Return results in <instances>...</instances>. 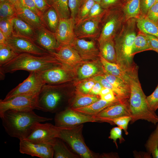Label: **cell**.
Instances as JSON below:
<instances>
[{
	"mask_svg": "<svg viewBox=\"0 0 158 158\" xmlns=\"http://www.w3.org/2000/svg\"><path fill=\"white\" fill-rule=\"evenodd\" d=\"M138 29L136 18L130 19L125 22L114 38L116 64L129 75L138 71L132 54Z\"/></svg>",
	"mask_w": 158,
	"mask_h": 158,
	"instance_id": "1",
	"label": "cell"
},
{
	"mask_svg": "<svg viewBox=\"0 0 158 158\" xmlns=\"http://www.w3.org/2000/svg\"><path fill=\"white\" fill-rule=\"evenodd\" d=\"M0 117L7 133L11 137L18 138L20 140L27 138L36 123L52 119L39 116L33 110H8Z\"/></svg>",
	"mask_w": 158,
	"mask_h": 158,
	"instance_id": "2",
	"label": "cell"
},
{
	"mask_svg": "<svg viewBox=\"0 0 158 158\" xmlns=\"http://www.w3.org/2000/svg\"><path fill=\"white\" fill-rule=\"evenodd\" d=\"M62 64L51 53L41 56L25 53L19 54L12 61L0 67V79H4L6 73H13L18 70L40 73Z\"/></svg>",
	"mask_w": 158,
	"mask_h": 158,
	"instance_id": "3",
	"label": "cell"
},
{
	"mask_svg": "<svg viewBox=\"0 0 158 158\" xmlns=\"http://www.w3.org/2000/svg\"><path fill=\"white\" fill-rule=\"evenodd\" d=\"M130 75V93L128 104L132 116L130 123L141 119L156 125L158 122V116L148 105L146 97L138 79V72Z\"/></svg>",
	"mask_w": 158,
	"mask_h": 158,
	"instance_id": "4",
	"label": "cell"
},
{
	"mask_svg": "<svg viewBox=\"0 0 158 158\" xmlns=\"http://www.w3.org/2000/svg\"><path fill=\"white\" fill-rule=\"evenodd\" d=\"M66 84L49 85L45 84L38 95L37 109L44 112L56 113L62 111L67 99Z\"/></svg>",
	"mask_w": 158,
	"mask_h": 158,
	"instance_id": "5",
	"label": "cell"
},
{
	"mask_svg": "<svg viewBox=\"0 0 158 158\" xmlns=\"http://www.w3.org/2000/svg\"><path fill=\"white\" fill-rule=\"evenodd\" d=\"M83 124L67 128H62L58 138L67 143L83 158H99V155L91 151L85 143L82 135Z\"/></svg>",
	"mask_w": 158,
	"mask_h": 158,
	"instance_id": "6",
	"label": "cell"
},
{
	"mask_svg": "<svg viewBox=\"0 0 158 158\" xmlns=\"http://www.w3.org/2000/svg\"><path fill=\"white\" fill-rule=\"evenodd\" d=\"M121 5L106 10L101 22L100 34L97 39L98 43L108 39L114 38L126 21Z\"/></svg>",
	"mask_w": 158,
	"mask_h": 158,
	"instance_id": "7",
	"label": "cell"
},
{
	"mask_svg": "<svg viewBox=\"0 0 158 158\" xmlns=\"http://www.w3.org/2000/svg\"><path fill=\"white\" fill-rule=\"evenodd\" d=\"M45 84L40 73L30 72L28 77L9 91L3 100H7L18 95H38Z\"/></svg>",
	"mask_w": 158,
	"mask_h": 158,
	"instance_id": "8",
	"label": "cell"
},
{
	"mask_svg": "<svg viewBox=\"0 0 158 158\" xmlns=\"http://www.w3.org/2000/svg\"><path fill=\"white\" fill-rule=\"evenodd\" d=\"M62 128L49 123H37L25 139L34 143L52 145Z\"/></svg>",
	"mask_w": 158,
	"mask_h": 158,
	"instance_id": "9",
	"label": "cell"
},
{
	"mask_svg": "<svg viewBox=\"0 0 158 158\" xmlns=\"http://www.w3.org/2000/svg\"><path fill=\"white\" fill-rule=\"evenodd\" d=\"M55 125L61 128L75 126L88 122H98L92 116L87 115L67 108L56 113Z\"/></svg>",
	"mask_w": 158,
	"mask_h": 158,
	"instance_id": "10",
	"label": "cell"
},
{
	"mask_svg": "<svg viewBox=\"0 0 158 158\" xmlns=\"http://www.w3.org/2000/svg\"><path fill=\"white\" fill-rule=\"evenodd\" d=\"M38 95H20L9 100H0V116L6 111H29L37 109Z\"/></svg>",
	"mask_w": 158,
	"mask_h": 158,
	"instance_id": "11",
	"label": "cell"
},
{
	"mask_svg": "<svg viewBox=\"0 0 158 158\" xmlns=\"http://www.w3.org/2000/svg\"><path fill=\"white\" fill-rule=\"evenodd\" d=\"M6 44L19 54L25 53L41 56L51 54L31 40L13 35L6 38Z\"/></svg>",
	"mask_w": 158,
	"mask_h": 158,
	"instance_id": "12",
	"label": "cell"
},
{
	"mask_svg": "<svg viewBox=\"0 0 158 158\" xmlns=\"http://www.w3.org/2000/svg\"><path fill=\"white\" fill-rule=\"evenodd\" d=\"M104 15L83 20L75 24L74 30L76 38L97 40L100 34L101 22Z\"/></svg>",
	"mask_w": 158,
	"mask_h": 158,
	"instance_id": "13",
	"label": "cell"
},
{
	"mask_svg": "<svg viewBox=\"0 0 158 158\" xmlns=\"http://www.w3.org/2000/svg\"><path fill=\"white\" fill-rule=\"evenodd\" d=\"M19 151L23 154L40 158H52L54 156L52 145L34 143L25 139L20 140Z\"/></svg>",
	"mask_w": 158,
	"mask_h": 158,
	"instance_id": "14",
	"label": "cell"
},
{
	"mask_svg": "<svg viewBox=\"0 0 158 158\" xmlns=\"http://www.w3.org/2000/svg\"><path fill=\"white\" fill-rule=\"evenodd\" d=\"M75 20L71 18L60 19L55 33L57 41L60 46L71 45L76 39L75 32Z\"/></svg>",
	"mask_w": 158,
	"mask_h": 158,
	"instance_id": "15",
	"label": "cell"
},
{
	"mask_svg": "<svg viewBox=\"0 0 158 158\" xmlns=\"http://www.w3.org/2000/svg\"><path fill=\"white\" fill-rule=\"evenodd\" d=\"M124 116H131L128 104L119 102L107 107L92 116L96 118L98 122L110 123L112 120Z\"/></svg>",
	"mask_w": 158,
	"mask_h": 158,
	"instance_id": "16",
	"label": "cell"
},
{
	"mask_svg": "<svg viewBox=\"0 0 158 158\" xmlns=\"http://www.w3.org/2000/svg\"><path fill=\"white\" fill-rule=\"evenodd\" d=\"M68 67L62 64L40 73L45 84L53 85L64 84L71 79Z\"/></svg>",
	"mask_w": 158,
	"mask_h": 158,
	"instance_id": "17",
	"label": "cell"
},
{
	"mask_svg": "<svg viewBox=\"0 0 158 158\" xmlns=\"http://www.w3.org/2000/svg\"><path fill=\"white\" fill-rule=\"evenodd\" d=\"M76 67L78 78L81 80L103 75L106 73L99 57L93 60L83 61Z\"/></svg>",
	"mask_w": 158,
	"mask_h": 158,
	"instance_id": "18",
	"label": "cell"
},
{
	"mask_svg": "<svg viewBox=\"0 0 158 158\" xmlns=\"http://www.w3.org/2000/svg\"><path fill=\"white\" fill-rule=\"evenodd\" d=\"M95 40L88 41L76 38L71 45L84 61L94 60L99 57L100 52Z\"/></svg>",
	"mask_w": 158,
	"mask_h": 158,
	"instance_id": "19",
	"label": "cell"
},
{
	"mask_svg": "<svg viewBox=\"0 0 158 158\" xmlns=\"http://www.w3.org/2000/svg\"><path fill=\"white\" fill-rule=\"evenodd\" d=\"M35 42L51 53L56 52L60 47L57 41L55 33L46 27L36 30Z\"/></svg>",
	"mask_w": 158,
	"mask_h": 158,
	"instance_id": "20",
	"label": "cell"
},
{
	"mask_svg": "<svg viewBox=\"0 0 158 158\" xmlns=\"http://www.w3.org/2000/svg\"><path fill=\"white\" fill-rule=\"evenodd\" d=\"M51 54L68 67H76L83 61L77 51L71 45L61 46L56 52Z\"/></svg>",
	"mask_w": 158,
	"mask_h": 158,
	"instance_id": "21",
	"label": "cell"
},
{
	"mask_svg": "<svg viewBox=\"0 0 158 158\" xmlns=\"http://www.w3.org/2000/svg\"><path fill=\"white\" fill-rule=\"evenodd\" d=\"M13 27L12 35L31 40L35 42L36 30L17 16L11 19Z\"/></svg>",
	"mask_w": 158,
	"mask_h": 158,
	"instance_id": "22",
	"label": "cell"
},
{
	"mask_svg": "<svg viewBox=\"0 0 158 158\" xmlns=\"http://www.w3.org/2000/svg\"><path fill=\"white\" fill-rule=\"evenodd\" d=\"M16 11L17 17L36 30L46 27L42 18L30 9L22 6Z\"/></svg>",
	"mask_w": 158,
	"mask_h": 158,
	"instance_id": "23",
	"label": "cell"
},
{
	"mask_svg": "<svg viewBox=\"0 0 158 158\" xmlns=\"http://www.w3.org/2000/svg\"><path fill=\"white\" fill-rule=\"evenodd\" d=\"M99 95L84 94L76 92L68 108L76 109L87 106L100 99Z\"/></svg>",
	"mask_w": 158,
	"mask_h": 158,
	"instance_id": "24",
	"label": "cell"
},
{
	"mask_svg": "<svg viewBox=\"0 0 158 158\" xmlns=\"http://www.w3.org/2000/svg\"><path fill=\"white\" fill-rule=\"evenodd\" d=\"M98 44L100 54L108 61L116 63L114 38L106 39Z\"/></svg>",
	"mask_w": 158,
	"mask_h": 158,
	"instance_id": "25",
	"label": "cell"
},
{
	"mask_svg": "<svg viewBox=\"0 0 158 158\" xmlns=\"http://www.w3.org/2000/svg\"><path fill=\"white\" fill-rule=\"evenodd\" d=\"M119 102H120L119 101L108 102L100 99L87 106L71 109L86 115L92 116L98 113L107 107Z\"/></svg>",
	"mask_w": 158,
	"mask_h": 158,
	"instance_id": "26",
	"label": "cell"
},
{
	"mask_svg": "<svg viewBox=\"0 0 158 158\" xmlns=\"http://www.w3.org/2000/svg\"><path fill=\"white\" fill-rule=\"evenodd\" d=\"M99 58L106 73L118 77L130 84V75L124 71L116 63L108 61L100 54Z\"/></svg>",
	"mask_w": 158,
	"mask_h": 158,
	"instance_id": "27",
	"label": "cell"
},
{
	"mask_svg": "<svg viewBox=\"0 0 158 158\" xmlns=\"http://www.w3.org/2000/svg\"><path fill=\"white\" fill-rule=\"evenodd\" d=\"M121 6L126 20L138 18L141 16L140 0H127Z\"/></svg>",
	"mask_w": 158,
	"mask_h": 158,
	"instance_id": "28",
	"label": "cell"
},
{
	"mask_svg": "<svg viewBox=\"0 0 158 158\" xmlns=\"http://www.w3.org/2000/svg\"><path fill=\"white\" fill-rule=\"evenodd\" d=\"M59 138L55 140L52 146L54 151L53 158H79V156L72 152Z\"/></svg>",
	"mask_w": 158,
	"mask_h": 158,
	"instance_id": "29",
	"label": "cell"
},
{
	"mask_svg": "<svg viewBox=\"0 0 158 158\" xmlns=\"http://www.w3.org/2000/svg\"><path fill=\"white\" fill-rule=\"evenodd\" d=\"M136 19V25L139 31L158 38V24L145 16H140Z\"/></svg>",
	"mask_w": 158,
	"mask_h": 158,
	"instance_id": "30",
	"label": "cell"
},
{
	"mask_svg": "<svg viewBox=\"0 0 158 158\" xmlns=\"http://www.w3.org/2000/svg\"><path fill=\"white\" fill-rule=\"evenodd\" d=\"M112 85L118 90L128 102L130 93V84L120 78L106 73L103 75Z\"/></svg>",
	"mask_w": 158,
	"mask_h": 158,
	"instance_id": "31",
	"label": "cell"
},
{
	"mask_svg": "<svg viewBox=\"0 0 158 158\" xmlns=\"http://www.w3.org/2000/svg\"><path fill=\"white\" fill-rule=\"evenodd\" d=\"M42 19L46 28L51 31L55 32L60 19L53 7L51 6L43 14Z\"/></svg>",
	"mask_w": 158,
	"mask_h": 158,
	"instance_id": "32",
	"label": "cell"
},
{
	"mask_svg": "<svg viewBox=\"0 0 158 158\" xmlns=\"http://www.w3.org/2000/svg\"><path fill=\"white\" fill-rule=\"evenodd\" d=\"M150 50L149 39L146 34L138 30L133 43L132 54L133 56L144 51Z\"/></svg>",
	"mask_w": 158,
	"mask_h": 158,
	"instance_id": "33",
	"label": "cell"
},
{
	"mask_svg": "<svg viewBox=\"0 0 158 158\" xmlns=\"http://www.w3.org/2000/svg\"><path fill=\"white\" fill-rule=\"evenodd\" d=\"M51 6L56 12L60 19L71 17L68 0H50Z\"/></svg>",
	"mask_w": 158,
	"mask_h": 158,
	"instance_id": "34",
	"label": "cell"
},
{
	"mask_svg": "<svg viewBox=\"0 0 158 158\" xmlns=\"http://www.w3.org/2000/svg\"><path fill=\"white\" fill-rule=\"evenodd\" d=\"M145 147L148 154L154 158H158V123L149 136Z\"/></svg>",
	"mask_w": 158,
	"mask_h": 158,
	"instance_id": "35",
	"label": "cell"
},
{
	"mask_svg": "<svg viewBox=\"0 0 158 158\" xmlns=\"http://www.w3.org/2000/svg\"><path fill=\"white\" fill-rule=\"evenodd\" d=\"M18 54L6 44H0V67L11 61Z\"/></svg>",
	"mask_w": 158,
	"mask_h": 158,
	"instance_id": "36",
	"label": "cell"
},
{
	"mask_svg": "<svg viewBox=\"0 0 158 158\" xmlns=\"http://www.w3.org/2000/svg\"><path fill=\"white\" fill-rule=\"evenodd\" d=\"M17 16L16 9L9 1L0 3V20L11 19Z\"/></svg>",
	"mask_w": 158,
	"mask_h": 158,
	"instance_id": "37",
	"label": "cell"
},
{
	"mask_svg": "<svg viewBox=\"0 0 158 158\" xmlns=\"http://www.w3.org/2000/svg\"><path fill=\"white\" fill-rule=\"evenodd\" d=\"M95 2L93 0H84L75 19V24L83 20L87 16Z\"/></svg>",
	"mask_w": 158,
	"mask_h": 158,
	"instance_id": "38",
	"label": "cell"
},
{
	"mask_svg": "<svg viewBox=\"0 0 158 158\" xmlns=\"http://www.w3.org/2000/svg\"><path fill=\"white\" fill-rule=\"evenodd\" d=\"M96 81L90 78L82 80L76 87V92L89 94Z\"/></svg>",
	"mask_w": 158,
	"mask_h": 158,
	"instance_id": "39",
	"label": "cell"
},
{
	"mask_svg": "<svg viewBox=\"0 0 158 158\" xmlns=\"http://www.w3.org/2000/svg\"><path fill=\"white\" fill-rule=\"evenodd\" d=\"M131 119V116H124L112 120L110 123L117 125L124 131L126 135H128V134L127 130L128 125Z\"/></svg>",
	"mask_w": 158,
	"mask_h": 158,
	"instance_id": "40",
	"label": "cell"
},
{
	"mask_svg": "<svg viewBox=\"0 0 158 158\" xmlns=\"http://www.w3.org/2000/svg\"><path fill=\"white\" fill-rule=\"evenodd\" d=\"M106 10L103 8L100 4L95 3L92 7L87 16L83 20L103 15L105 13Z\"/></svg>",
	"mask_w": 158,
	"mask_h": 158,
	"instance_id": "41",
	"label": "cell"
},
{
	"mask_svg": "<svg viewBox=\"0 0 158 158\" xmlns=\"http://www.w3.org/2000/svg\"><path fill=\"white\" fill-rule=\"evenodd\" d=\"M0 30L6 38L12 35L13 27L11 19L0 20Z\"/></svg>",
	"mask_w": 158,
	"mask_h": 158,
	"instance_id": "42",
	"label": "cell"
},
{
	"mask_svg": "<svg viewBox=\"0 0 158 158\" xmlns=\"http://www.w3.org/2000/svg\"><path fill=\"white\" fill-rule=\"evenodd\" d=\"M146 99L150 108L155 111L158 109V85L153 93L146 97Z\"/></svg>",
	"mask_w": 158,
	"mask_h": 158,
	"instance_id": "43",
	"label": "cell"
},
{
	"mask_svg": "<svg viewBox=\"0 0 158 158\" xmlns=\"http://www.w3.org/2000/svg\"><path fill=\"white\" fill-rule=\"evenodd\" d=\"M122 129L118 126L112 128L110 132V136L109 138L113 140L116 148H118V145L116 142L117 139L119 140L120 143H121L125 141L122 135Z\"/></svg>",
	"mask_w": 158,
	"mask_h": 158,
	"instance_id": "44",
	"label": "cell"
},
{
	"mask_svg": "<svg viewBox=\"0 0 158 158\" xmlns=\"http://www.w3.org/2000/svg\"><path fill=\"white\" fill-rule=\"evenodd\" d=\"M84 0H68L71 18L75 19L78 11Z\"/></svg>",
	"mask_w": 158,
	"mask_h": 158,
	"instance_id": "45",
	"label": "cell"
},
{
	"mask_svg": "<svg viewBox=\"0 0 158 158\" xmlns=\"http://www.w3.org/2000/svg\"><path fill=\"white\" fill-rule=\"evenodd\" d=\"M145 17L158 24V1H157L149 9Z\"/></svg>",
	"mask_w": 158,
	"mask_h": 158,
	"instance_id": "46",
	"label": "cell"
},
{
	"mask_svg": "<svg viewBox=\"0 0 158 158\" xmlns=\"http://www.w3.org/2000/svg\"><path fill=\"white\" fill-rule=\"evenodd\" d=\"M156 1L157 0H140V16H145L149 9Z\"/></svg>",
	"mask_w": 158,
	"mask_h": 158,
	"instance_id": "47",
	"label": "cell"
},
{
	"mask_svg": "<svg viewBox=\"0 0 158 158\" xmlns=\"http://www.w3.org/2000/svg\"><path fill=\"white\" fill-rule=\"evenodd\" d=\"M36 6L43 16L51 6L49 0H34Z\"/></svg>",
	"mask_w": 158,
	"mask_h": 158,
	"instance_id": "48",
	"label": "cell"
},
{
	"mask_svg": "<svg viewBox=\"0 0 158 158\" xmlns=\"http://www.w3.org/2000/svg\"><path fill=\"white\" fill-rule=\"evenodd\" d=\"M21 1L23 6L30 9L42 18V16L37 8L34 0H21Z\"/></svg>",
	"mask_w": 158,
	"mask_h": 158,
	"instance_id": "49",
	"label": "cell"
},
{
	"mask_svg": "<svg viewBox=\"0 0 158 158\" xmlns=\"http://www.w3.org/2000/svg\"><path fill=\"white\" fill-rule=\"evenodd\" d=\"M122 4V0H101L100 4L103 8L107 9Z\"/></svg>",
	"mask_w": 158,
	"mask_h": 158,
	"instance_id": "50",
	"label": "cell"
},
{
	"mask_svg": "<svg viewBox=\"0 0 158 158\" xmlns=\"http://www.w3.org/2000/svg\"><path fill=\"white\" fill-rule=\"evenodd\" d=\"M146 34L150 43V50H153L158 53V38L151 35Z\"/></svg>",
	"mask_w": 158,
	"mask_h": 158,
	"instance_id": "51",
	"label": "cell"
},
{
	"mask_svg": "<svg viewBox=\"0 0 158 158\" xmlns=\"http://www.w3.org/2000/svg\"><path fill=\"white\" fill-rule=\"evenodd\" d=\"M103 87V86L99 83L96 81L89 94L99 95L100 92Z\"/></svg>",
	"mask_w": 158,
	"mask_h": 158,
	"instance_id": "52",
	"label": "cell"
},
{
	"mask_svg": "<svg viewBox=\"0 0 158 158\" xmlns=\"http://www.w3.org/2000/svg\"><path fill=\"white\" fill-rule=\"evenodd\" d=\"M100 97L101 99L108 102L119 101L112 91L105 95L100 96Z\"/></svg>",
	"mask_w": 158,
	"mask_h": 158,
	"instance_id": "53",
	"label": "cell"
},
{
	"mask_svg": "<svg viewBox=\"0 0 158 158\" xmlns=\"http://www.w3.org/2000/svg\"><path fill=\"white\" fill-rule=\"evenodd\" d=\"M8 1L13 5L16 11L23 6L21 0H8Z\"/></svg>",
	"mask_w": 158,
	"mask_h": 158,
	"instance_id": "54",
	"label": "cell"
},
{
	"mask_svg": "<svg viewBox=\"0 0 158 158\" xmlns=\"http://www.w3.org/2000/svg\"><path fill=\"white\" fill-rule=\"evenodd\" d=\"M111 91V90L103 87L100 92L99 95L101 96L105 95Z\"/></svg>",
	"mask_w": 158,
	"mask_h": 158,
	"instance_id": "55",
	"label": "cell"
},
{
	"mask_svg": "<svg viewBox=\"0 0 158 158\" xmlns=\"http://www.w3.org/2000/svg\"><path fill=\"white\" fill-rule=\"evenodd\" d=\"M6 37L0 30V44H6Z\"/></svg>",
	"mask_w": 158,
	"mask_h": 158,
	"instance_id": "56",
	"label": "cell"
},
{
	"mask_svg": "<svg viewBox=\"0 0 158 158\" xmlns=\"http://www.w3.org/2000/svg\"><path fill=\"white\" fill-rule=\"evenodd\" d=\"M95 3L100 4L101 0H93Z\"/></svg>",
	"mask_w": 158,
	"mask_h": 158,
	"instance_id": "57",
	"label": "cell"
},
{
	"mask_svg": "<svg viewBox=\"0 0 158 158\" xmlns=\"http://www.w3.org/2000/svg\"><path fill=\"white\" fill-rule=\"evenodd\" d=\"M8 1V0H0V3H2Z\"/></svg>",
	"mask_w": 158,
	"mask_h": 158,
	"instance_id": "58",
	"label": "cell"
},
{
	"mask_svg": "<svg viewBox=\"0 0 158 158\" xmlns=\"http://www.w3.org/2000/svg\"><path fill=\"white\" fill-rule=\"evenodd\" d=\"M127 0H122V3L126 1Z\"/></svg>",
	"mask_w": 158,
	"mask_h": 158,
	"instance_id": "59",
	"label": "cell"
},
{
	"mask_svg": "<svg viewBox=\"0 0 158 158\" xmlns=\"http://www.w3.org/2000/svg\"><path fill=\"white\" fill-rule=\"evenodd\" d=\"M157 1H158V0H157Z\"/></svg>",
	"mask_w": 158,
	"mask_h": 158,
	"instance_id": "60",
	"label": "cell"
},
{
	"mask_svg": "<svg viewBox=\"0 0 158 158\" xmlns=\"http://www.w3.org/2000/svg\"><path fill=\"white\" fill-rule=\"evenodd\" d=\"M49 1H50V0H49Z\"/></svg>",
	"mask_w": 158,
	"mask_h": 158,
	"instance_id": "61",
	"label": "cell"
}]
</instances>
